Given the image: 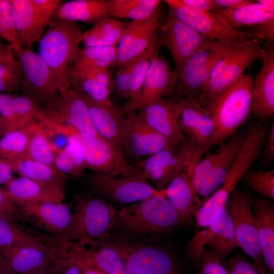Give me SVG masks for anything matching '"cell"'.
<instances>
[{"mask_svg":"<svg viewBox=\"0 0 274 274\" xmlns=\"http://www.w3.org/2000/svg\"><path fill=\"white\" fill-rule=\"evenodd\" d=\"M83 33L77 22L51 20L38 41V53L53 73L60 93L70 88L72 67Z\"/></svg>","mask_w":274,"mask_h":274,"instance_id":"1","label":"cell"},{"mask_svg":"<svg viewBox=\"0 0 274 274\" xmlns=\"http://www.w3.org/2000/svg\"><path fill=\"white\" fill-rule=\"evenodd\" d=\"M252 80L249 73L243 74L204 108L215 124L211 146L220 145L235 134L252 114Z\"/></svg>","mask_w":274,"mask_h":274,"instance_id":"2","label":"cell"},{"mask_svg":"<svg viewBox=\"0 0 274 274\" xmlns=\"http://www.w3.org/2000/svg\"><path fill=\"white\" fill-rule=\"evenodd\" d=\"M122 228L136 235L170 230L183 224L175 208L165 195H156L122 207L117 222Z\"/></svg>","mask_w":274,"mask_h":274,"instance_id":"3","label":"cell"},{"mask_svg":"<svg viewBox=\"0 0 274 274\" xmlns=\"http://www.w3.org/2000/svg\"><path fill=\"white\" fill-rule=\"evenodd\" d=\"M263 56L260 40L251 39L234 45L214 65L205 86L193 98L205 108Z\"/></svg>","mask_w":274,"mask_h":274,"instance_id":"4","label":"cell"},{"mask_svg":"<svg viewBox=\"0 0 274 274\" xmlns=\"http://www.w3.org/2000/svg\"><path fill=\"white\" fill-rule=\"evenodd\" d=\"M74 198L76 206L68 233V243L86 246L90 242L105 238L116 224L118 211L97 196L80 194Z\"/></svg>","mask_w":274,"mask_h":274,"instance_id":"5","label":"cell"},{"mask_svg":"<svg viewBox=\"0 0 274 274\" xmlns=\"http://www.w3.org/2000/svg\"><path fill=\"white\" fill-rule=\"evenodd\" d=\"M93 242L115 250L129 274H182L174 257L160 247L119 238Z\"/></svg>","mask_w":274,"mask_h":274,"instance_id":"6","label":"cell"},{"mask_svg":"<svg viewBox=\"0 0 274 274\" xmlns=\"http://www.w3.org/2000/svg\"><path fill=\"white\" fill-rule=\"evenodd\" d=\"M245 136L246 133L234 134L220 144L215 152L197 163L194 182L200 200L203 198L204 201L224 182L242 148Z\"/></svg>","mask_w":274,"mask_h":274,"instance_id":"7","label":"cell"},{"mask_svg":"<svg viewBox=\"0 0 274 274\" xmlns=\"http://www.w3.org/2000/svg\"><path fill=\"white\" fill-rule=\"evenodd\" d=\"M61 3L60 0H11L15 45L32 49Z\"/></svg>","mask_w":274,"mask_h":274,"instance_id":"8","label":"cell"},{"mask_svg":"<svg viewBox=\"0 0 274 274\" xmlns=\"http://www.w3.org/2000/svg\"><path fill=\"white\" fill-rule=\"evenodd\" d=\"M251 199L247 192L236 188L229 195L225 207L234 227L237 246L263 274H270L263 261Z\"/></svg>","mask_w":274,"mask_h":274,"instance_id":"9","label":"cell"},{"mask_svg":"<svg viewBox=\"0 0 274 274\" xmlns=\"http://www.w3.org/2000/svg\"><path fill=\"white\" fill-rule=\"evenodd\" d=\"M73 133L81 146L86 169L112 176L143 178L119 147L99 136L85 135L76 129Z\"/></svg>","mask_w":274,"mask_h":274,"instance_id":"10","label":"cell"},{"mask_svg":"<svg viewBox=\"0 0 274 274\" xmlns=\"http://www.w3.org/2000/svg\"><path fill=\"white\" fill-rule=\"evenodd\" d=\"M157 35L161 47H167L170 52L175 64L174 70L178 69L200 50L230 44L213 40L202 36L169 12L162 20Z\"/></svg>","mask_w":274,"mask_h":274,"instance_id":"11","label":"cell"},{"mask_svg":"<svg viewBox=\"0 0 274 274\" xmlns=\"http://www.w3.org/2000/svg\"><path fill=\"white\" fill-rule=\"evenodd\" d=\"M242 42L208 48L194 54L178 69L174 70L175 84L170 97H194L205 86L217 62L232 47Z\"/></svg>","mask_w":274,"mask_h":274,"instance_id":"12","label":"cell"},{"mask_svg":"<svg viewBox=\"0 0 274 274\" xmlns=\"http://www.w3.org/2000/svg\"><path fill=\"white\" fill-rule=\"evenodd\" d=\"M14 52L23 73L22 95L42 107L59 94L53 73L38 53L18 45L14 46Z\"/></svg>","mask_w":274,"mask_h":274,"instance_id":"13","label":"cell"},{"mask_svg":"<svg viewBox=\"0 0 274 274\" xmlns=\"http://www.w3.org/2000/svg\"><path fill=\"white\" fill-rule=\"evenodd\" d=\"M87 182L97 196L119 204H132L156 195L166 196L165 189L158 190L145 179L135 176H112L94 173L88 177Z\"/></svg>","mask_w":274,"mask_h":274,"instance_id":"14","label":"cell"},{"mask_svg":"<svg viewBox=\"0 0 274 274\" xmlns=\"http://www.w3.org/2000/svg\"><path fill=\"white\" fill-rule=\"evenodd\" d=\"M207 245L221 260L238 247L234 227L225 206L214 212L207 228L196 232L187 246L189 256L199 263Z\"/></svg>","mask_w":274,"mask_h":274,"instance_id":"15","label":"cell"},{"mask_svg":"<svg viewBox=\"0 0 274 274\" xmlns=\"http://www.w3.org/2000/svg\"><path fill=\"white\" fill-rule=\"evenodd\" d=\"M181 144L155 131L138 113H129L125 117L121 148L126 156L136 161L164 149L179 147Z\"/></svg>","mask_w":274,"mask_h":274,"instance_id":"16","label":"cell"},{"mask_svg":"<svg viewBox=\"0 0 274 274\" xmlns=\"http://www.w3.org/2000/svg\"><path fill=\"white\" fill-rule=\"evenodd\" d=\"M179 148V149L177 147L161 150L136 161L134 166L142 177L147 181H152L157 189H165L195 150L186 141Z\"/></svg>","mask_w":274,"mask_h":274,"instance_id":"17","label":"cell"},{"mask_svg":"<svg viewBox=\"0 0 274 274\" xmlns=\"http://www.w3.org/2000/svg\"><path fill=\"white\" fill-rule=\"evenodd\" d=\"M175 84L174 71L164 56L157 54L151 61L138 93L122 108L124 112H135L165 96L170 97Z\"/></svg>","mask_w":274,"mask_h":274,"instance_id":"18","label":"cell"},{"mask_svg":"<svg viewBox=\"0 0 274 274\" xmlns=\"http://www.w3.org/2000/svg\"><path fill=\"white\" fill-rule=\"evenodd\" d=\"M42 108L56 123L71 126L85 135L99 136L91 122L86 102L70 88L59 93Z\"/></svg>","mask_w":274,"mask_h":274,"instance_id":"19","label":"cell"},{"mask_svg":"<svg viewBox=\"0 0 274 274\" xmlns=\"http://www.w3.org/2000/svg\"><path fill=\"white\" fill-rule=\"evenodd\" d=\"M17 206L21 218L32 222L58 239L64 248H68L67 236L72 217L68 204L63 202H45Z\"/></svg>","mask_w":274,"mask_h":274,"instance_id":"20","label":"cell"},{"mask_svg":"<svg viewBox=\"0 0 274 274\" xmlns=\"http://www.w3.org/2000/svg\"><path fill=\"white\" fill-rule=\"evenodd\" d=\"M164 2L168 5L169 13L188 26L210 39L234 43L255 39L243 30H235L228 28L211 12L196 10Z\"/></svg>","mask_w":274,"mask_h":274,"instance_id":"21","label":"cell"},{"mask_svg":"<svg viewBox=\"0 0 274 274\" xmlns=\"http://www.w3.org/2000/svg\"><path fill=\"white\" fill-rule=\"evenodd\" d=\"M183 98L178 119L185 141L202 156L211 147L215 124L208 111L192 97Z\"/></svg>","mask_w":274,"mask_h":274,"instance_id":"22","label":"cell"},{"mask_svg":"<svg viewBox=\"0 0 274 274\" xmlns=\"http://www.w3.org/2000/svg\"><path fill=\"white\" fill-rule=\"evenodd\" d=\"M15 274L50 268L64 259L38 238L0 250Z\"/></svg>","mask_w":274,"mask_h":274,"instance_id":"23","label":"cell"},{"mask_svg":"<svg viewBox=\"0 0 274 274\" xmlns=\"http://www.w3.org/2000/svg\"><path fill=\"white\" fill-rule=\"evenodd\" d=\"M201 156L194 151L180 173L165 188L166 195L178 213L183 223H188L201 204L194 182V172Z\"/></svg>","mask_w":274,"mask_h":274,"instance_id":"24","label":"cell"},{"mask_svg":"<svg viewBox=\"0 0 274 274\" xmlns=\"http://www.w3.org/2000/svg\"><path fill=\"white\" fill-rule=\"evenodd\" d=\"M162 21L158 12L148 19L127 23L117 46V58L113 68L117 69L147 50L157 39Z\"/></svg>","mask_w":274,"mask_h":274,"instance_id":"25","label":"cell"},{"mask_svg":"<svg viewBox=\"0 0 274 274\" xmlns=\"http://www.w3.org/2000/svg\"><path fill=\"white\" fill-rule=\"evenodd\" d=\"M183 98L169 97L152 102L138 110L141 118L151 128L178 143L185 141L178 119Z\"/></svg>","mask_w":274,"mask_h":274,"instance_id":"26","label":"cell"},{"mask_svg":"<svg viewBox=\"0 0 274 274\" xmlns=\"http://www.w3.org/2000/svg\"><path fill=\"white\" fill-rule=\"evenodd\" d=\"M261 68L252 80V114L260 121L274 113V43L263 47Z\"/></svg>","mask_w":274,"mask_h":274,"instance_id":"27","label":"cell"},{"mask_svg":"<svg viewBox=\"0 0 274 274\" xmlns=\"http://www.w3.org/2000/svg\"><path fill=\"white\" fill-rule=\"evenodd\" d=\"M114 88V80L108 68H90L71 75L70 88L87 102L114 106L110 97Z\"/></svg>","mask_w":274,"mask_h":274,"instance_id":"28","label":"cell"},{"mask_svg":"<svg viewBox=\"0 0 274 274\" xmlns=\"http://www.w3.org/2000/svg\"><path fill=\"white\" fill-rule=\"evenodd\" d=\"M14 202L18 205L45 202H62L64 189L45 185L28 178L14 177L5 185Z\"/></svg>","mask_w":274,"mask_h":274,"instance_id":"29","label":"cell"},{"mask_svg":"<svg viewBox=\"0 0 274 274\" xmlns=\"http://www.w3.org/2000/svg\"><path fill=\"white\" fill-rule=\"evenodd\" d=\"M261 245L264 264L270 274H274V204L268 198L251 199Z\"/></svg>","mask_w":274,"mask_h":274,"instance_id":"30","label":"cell"},{"mask_svg":"<svg viewBox=\"0 0 274 274\" xmlns=\"http://www.w3.org/2000/svg\"><path fill=\"white\" fill-rule=\"evenodd\" d=\"M110 17L109 0H72L62 2L51 20L95 24Z\"/></svg>","mask_w":274,"mask_h":274,"instance_id":"31","label":"cell"},{"mask_svg":"<svg viewBox=\"0 0 274 274\" xmlns=\"http://www.w3.org/2000/svg\"><path fill=\"white\" fill-rule=\"evenodd\" d=\"M211 12L227 27L235 30L274 19V6L263 5L254 1L237 8Z\"/></svg>","mask_w":274,"mask_h":274,"instance_id":"32","label":"cell"},{"mask_svg":"<svg viewBox=\"0 0 274 274\" xmlns=\"http://www.w3.org/2000/svg\"><path fill=\"white\" fill-rule=\"evenodd\" d=\"M92 125L97 134L121 149L124 120L123 109L86 101Z\"/></svg>","mask_w":274,"mask_h":274,"instance_id":"33","label":"cell"},{"mask_svg":"<svg viewBox=\"0 0 274 274\" xmlns=\"http://www.w3.org/2000/svg\"><path fill=\"white\" fill-rule=\"evenodd\" d=\"M14 173L38 182L64 189L66 175L54 166L27 157L10 162Z\"/></svg>","mask_w":274,"mask_h":274,"instance_id":"34","label":"cell"},{"mask_svg":"<svg viewBox=\"0 0 274 274\" xmlns=\"http://www.w3.org/2000/svg\"><path fill=\"white\" fill-rule=\"evenodd\" d=\"M127 24L110 17L104 19L83 32L81 43L84 47L117 46Z\"/></svg>","mask_w":274,"mask_h":274,"instance_id":"35","label":"cell"},{"mask_svg":"<svg viewBox=\"0 0 274 274\" xmlns=\"http://www.w3.org/2000/svg\"><path fill=\"white\" fill-rule=\"evenodd\" d=\"M83 246V262L95 266L106 274H129L121 256L113 249L94 242Z\"/></svg>","mask_w":274,"mask_h":274,"instance_id":"36","label":"cell"},{"mask_svg":"<svg viewBox=\"0 0 274 274\" xmlns=\"http://www.w3.org/2000/svg\"><path fill=\"white\" fill-rule=\"evenodd\" d=\"M117 58V46L106 47H84L80 49L74 60L71 75L90 68H113Z\"/></svg>","mask_w":274,"mask_h":274,"instance_id":"37","label":"cell"},{"mask_svg":"<svg viewBox=\"0 0 274 274\" xmlns=\"http://www.w3.org/2000/svg\"><path fill=\"white\" fill-rule=\"evenodd\" d=\"M159 0H109L110 16L141 20L159 12Z\"/></svg>","mask_w":274,"mask_h":274,"instance_id":"38","label":"cell"},{"mask_svg":"<svg viewBox=\"0 0 274 274\" xmlns=\"http://www.w3.org/2000/svg\"><path fill=\"white\" fill-rule=\"evenodd\" d=\"M29 128L9 130L0 139V160L12 162L27 157Z\"/></svg>","mask_w":274,"mask_h":274,"instance_id":"39","label":"cell"},{"mask_svg":"<svg viewBox=\"0 0 274 274\" xmlns=\"http://www.w3.org/2000/svg\"><path fill=\"white\" fill-rule=\"evenodd\" d=\"M28 128L27 157L54 166L55 153L42 125L37 120Z\"/></svg>","mask_w":274,"mask_h":274,"instance_id":"40","label":"cell"},{"mask_svg":"<svg viewBox=\"0 0 274 274\" xmlns=\"http://www.w3.org/2000/svg\"><path fill=\"white\" fill-rule=\"evenodd\" d=\"M161 47L157 35L155 42L143 54L134 59L128 100L133 99L138 93L151 61L155 55L159 54Z\"/></svg>","mask_w":274,"mask_h":274,"instance_id":"41","label":"cell"},{"mask_svg":"<svg viewBox=\"0 0 274 274\" xmlns=\"http://www.w3.org/2000/svg\"><path fill=\"white\" fill-rule=\"evenodd\" d=\"M23 73L14 52L6 60L0 62V93L10 94L21 91Z\"/></svg>","mask_w":274,"mask_h":274,"instance_id":"42","label":"cell"},{"mask_svg":"<svg viewBox=\"0 0 274 274\" xmlns=\"http://www.w3.org/2000/svg\"><path fill=\"white\" fill-rule=\"evenodd\" d=\"M14 129L26 127L37 120V112L42 107L33 99L24 95L13 96Z\"/></svg>","mask_w":274,"mask_h":274,"instance_id":"43","label":"cell"},{"mask_svg":"<svg viewBox=\"0 0 274 274\" xmlns=\"http://www.w3.org/2000/svg\"><path fill=\"white\" fill-rule=\"evenodd\" d=\"M15 222L0 215V250L37 238L23 231Z\"/></svg>","mask_w":274,"mask_h":274,"instance_id":"44","label":"cell"},{"mask_svg":"<svg viewBox=\"0 0 274 274\" xmlns=\"http://www.w3.org/2000/svg\"><path fill=\"white\" fill-rule=\"evenodd\" d=\"M246 174V183L249 188L262 197L274 199L273 170H250Z\"/></svg>","mask_w":274,"mask_h":274,"instance_id":"45","label":"cell"},{"mask_svg":"<svg viewBox=\"0 0 274 274\" xmlns=\"http://www.w3.org/2000/svg\"><path fill=\"white\" fill-rule=\"evenodd\" d=\"M83 263V245L70 243L66 257L58 274H81Z\"/></svg>","mask_w":274,"mask_h":274,"instance_id":"46","label":"cell"},{"mask_svg":"<svg viewBox=\"0 0 274 274\" xmlns=\"http://www.w3.org/2000/svg\"><path fill=\"white\" fill-rule=\"evenodd\" d=\"M0 38L14 46L16 44L11 0H0Z\"/></svg>","mask_w":274,"mask_h":274,"instance_id":"47","label":"cell"},{"mask_svg":"<svg viewBox=\"0 0 274 274\" xmlns=\"http://www.w3.org/2000/svg\"><path fill=\"white\" fill-rule=\"evenodd\" d=\"M199 263L198 274H229L219 258L206 247L201 252Z\"/></svg>","mask_w":274,"mask_h":274,"instance_id":"48","label":"cell"},{"mask_svg":"<svg viewBox=\"0 0 274 274\" xmlns=\"http://www.w3.org/2000/svg\"><path fill=\"white\" fill-rule=\"evenodd\" d=\"M229 274H263L254 262L242 253H237L226 262Z\"/></svg>","mask_w":274,"mask_h":274,"instance_id":"49","label":"cell"},{"mask_svg":"<svg viewBox=\"0 0 274 274\" xmlns=\"http://www.w3.org/2000/svg\"><path fill=\"white\" fill-rule=\"evenodd\" d=\"M133 59L118 68L114 80V88L120 96L129 98V89Z\"/></svg>","mask_w":274,"mask_h":274,"instance_id":"50","label":"cell"},{"mask_svg":"<svg viewBox=\"0 0 274 274\" xmlns=\"http://www.w3.org/2000/svg\"><path fill=\"white\" fill-rule=\"evenodd\" d=\"M0 215L14 220L21 218L17 205L5 188H0Z\"/></svg>","mask_w":274,"mask_h":274,"instance_id":"51","label":"cell"},{"mask_svg":"<svg viewBox=\"0 0 274 274\" xmlns=\"http://www.w3.org/2000/svg\"><path fill=\"white\" fill-rule=\"evenodd\" d=\"M243 31L249 33L255 39H265L267 43H273L274 19L261 24L248 26V29Z\"/></svg>","mask_w":274,"mask_h":274,"instance_id":"52","label":"cell"},{"mask_svg":"<svg viewBox=\"0 0 274 274\" xmlns=\"http://www.w3.org/2000/svg\"><path fill=\"white\" fill-rule=\"evenodd\" d=\"M13 98V95L12 94L0 93V116L8 122L9 130L14 129L15 123Z\"/></svg>","mask_w":274,"mask_h":274,"instance_id":"53","label":"cell"},{"mask_svg":"<svg viewBox=\"0 0 274 274\" xmlns=\"http://www.w3.org/2000/svg\"><path fill=\"white\" fill-rule=\"evenodd\" d=\"M54 166L60 173L77 177V174L65 148L55 155Z\"/></svg>","mask_w":274,"mask_h":274,"instance_id":"54","label":"cell"},{"mask_svg":"<svg viewBox=\"0 0 274 274\" xmlns=\"http://www.w3.org/2000/svg\"><path fill=\"white\" fill-rule=\"evenodd\" d=\"M165 1L174 5L199 11L211 12L216 10L213 0H166Z\"/></svg>","mask_w":274,"mask_h":274,"instance_id":"55","label":"cell"},{"mask_svg":"<svg viewBox=\"0 0 274 274\" xmlns=\"http://www.w3.org/2000/svg\"><path fill=\"white\" fill-rule=\"evenodd\" d=\"M263 164L266 166L274 159V124L272 123L262 151Z\"/></svg>","mask_w":274,"mask_h":274,"instance_id":"56","label":"cell"},{"mask_svg":"<svg viewBox=\"0 0 274 274\" xmlns=\"http://www.w3.org/2000/svg\"><path fill=\"white\" fill-rule=\"evenodd\" d=\"M14 173L11 163L0 160V185L6 184L14 177Z\"/></svg>","mask_w":274,"mask_h":274,"instance_id":"57","label":"cell"},{"mask_svg":"<svg viewBox=\"0 0 274 274\" xmlns=\"http://www.w3.org/2000/svg\"><path fill=\"white\" fill-rule=\"evenodd\" d=\"M216 10L233 9L250 3V0H213Z\"/></svg>","mask_w":274,"mask_h":274,"instance_id":"58","label":"cell"},{"mask_svg":"<svg viewBox=\"0 0 274 274\" xmlns=\"http://www.w3.org/2000/svg\"><path fill=\"white\" fill-rule=\"evenodd\" d=\"M14 54V45L10 43L0 42V62Z\"/></svg>","mask_w":274,"mask_h":274,"instance_id":"59","label":"cell"},{"mask_svg":"<svg viewBox=\"0 0 274 274\" xmlns=\"http://www.w3.org/2000/svg\"><path fill=\"white\" fill-rule=\"evenodd\" d=\"M81 274H106L100 269L92 265L83 263Z\"/></svg>","mask_w":274,"mask_h":274,"instance_id":"60","label":"cell"},{"mask_svg":"<svg viewBox=\"0 0 274 274\" xmlns=\"http://www.w3.org/2000/svg\"><path fill=\"white\" fill-rule=\"evenodd\" d=\"M0 274H15L7 261L0 254Z\"/></svg>","mask_w":274,"mask_h":274,"instance_id":"61","label":"cell"},{"mask_svg":"<svg viewBox=\"0 0 274 274\" xmlns=\"http://www.w3.org/2000/svg\"><path fill=\"white\" fill-rule=\"evenodd\" d=\"M62 261L50 268L38 270L27 274H58Z\"/></svg>","mask_w":274,"mask_h":274,"instance_id":"62","label":"cell"},{"mask_svg":"<svg viewBox=\"0 0 274 274\" xmlns=\"http://www.w3.org/2000/svg\"><path fill=\"white\" fill-rule=\"evenodd\" d=\"M9 129L8 122L3 117L0 116V139Z\"/></svg>","mask_w":274,"mask_h":274,"instance_id":"63","label":"cell"},{"mask_svg":"<svg viewBox=\"0 0 274 274\" xmlns=\"http://www.w3.org/2000/svg\"><path fill=\"white\" fill-rule=\"evenodd\" d=\"M257 1L263 5L274 6L273 0H259Z\"/></svg>","mask_w":274,"mask_h":274,"instance_id":"64","label":"cell"}]
</instances>
